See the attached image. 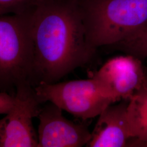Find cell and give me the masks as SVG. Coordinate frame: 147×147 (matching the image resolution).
<instances>
[{"label":"cell","instance_id":"8992f818","mask_svg":"<svg viewBox=\"0 0 147 147\" xmlns=\"http://www.w3.org/2000/svg\"><path fill=\"white\" fill-rule=\"evenodd\" d=\"M93 78L117 101H129L137 90L147 84L141 60L130 55L111 58Z\"/></svg>","mask_w":147,"mask_h":147},{"label":"cell","instance_id":"30bf717a","mask_svg":"<svg viewBox=\"0 0 147 147\" xmlns=\"http://www.w3.org/2000/svg\"><path fill=\"white\" fill-rule=\"evenodd\" d=\"M118 47L140 60L147 57V24L126 40L116 45Z\"/></svg>","mask_w":147,"mask_h":147},{"label":"cell","instance_id":"3957f363","mask_svg":"<svg viewBox=\"0 0 147 147\" xmlns=\"http://www.w3.org/2000/svg\"><path fill=\"white\" fill-rule=\"evenodd\" d=\"M32 10L0 16V90L7 92L20 84H31Z\"/></svg>","mask_w":147,"mask_h":147},{"label":"cell","instance_id":"ba28073f","mask_svg":"<svg viewBox=\"0 0 147 147\" xmlns=\"http://www.w3.org/2000/svg\"><path fill=\"white\" fill-rule=\"evenodd\" d=\"M127 102L109 105L99 116L86 147H127L132 139L127 117Z\"/></svg>","mask_w":147,"mask_h":147},{"label":"cell","instance_id":"7a4b0ae2","mask_svg":"<svg viewBox=\"0 0 147 147\" xmlns=\"http://www.w3.org/2000/svg\"><path fill=\"white\" fill-rule=\"evenodd\" d=\"M86 36L95 49L123 42L147 24V0H79Z\"/></svg>","mask_w":147,"mask_h":147},{"label":"cell","instance_id":"52a82bcc","mask_svg":"<svg viewBox=\"0 0 147 147\" xmlns=\"http://www.w3.org/2000/svg\"><path fill=\"white\" fill-rule=\"evenodd\" d=\"M62 110L51 102L41 107L38 147H81L87 146L91 132L85 126L65 118Z\"/></svg>","mask_w":147,"mask_h":147},{"label":"cell","instance_id":"277c9868","mask_svg":"<svg viewBox=\"0 0 147 147\" xmlns=\"http://www.w3.org/2000/svg\"><path fill=\"white\" fill-rule=\"evenodd\" d=\"M42 104L50 102L83 119L93 118L118 101L94 78L34 86Z\"/></svg>","mask_w":147,"mask_h":147},{"label":"cell","instance_id":"9c48e42d","mask_svg":"<svg viewBox=\"0 0 147 147\" xmlns=\"http://www.w3.org/2000/svg\"><path fill=\"white\" fill-rule=\"evenodd\" d=\"M127 117L132 137L127 147L147 146V84L137 90L128 101Z\"/></svg>","mask_w":147,"mask_h":147},{"label":"cell","instance_id":"7c38bea8","mask_svg":"<svg viewBox=\"0 0 147 147\" xmlns=\"http://www.w3.org/2000/svg\"><path fill=\"white\" fill-rule=\"evenodd\" d=\"M14 95L0 90V115H7L10 112L14 104Z\"/></svg>","mask_w":147,"mask_h":147},{"label":"cell","instance_id":"6da1fadb","mask_svg":"<svg viewBox=\"0 0 147 147\" xmlns=\"http://www.w3.org/2000/svg\"><path fill=\"white\" fill-rule=\"evenodd\" d=\"M31 84H54L84 65L96 49L87 40L79 0H39L32 10Z\"/></svg>","mask_w":147,"mask_h":147},{"label":"cell","instance_id":"8fae6325","mask_svg":"<svg viewBox=\"0 0 147 147\" xmlns=\"http://www.w3.org/2000/svg\"><path fill=\"white\" fill-rule=\"evenodd\" d=\"M39 0H0V16L22 14L31 11Z\"/></svg>","mask_w":147,"mask_h":147},{"label":"cell","instance_id":"5b68a950","mask_svg":"<svg viewBox=\"0 0 147 147\" xmlns=\"http://www.w3.org/2000/svg\"><path fill=\"white\" fill-rule=\"evenodd\" d=\"M13 108L0 120V147H38L33 118L41 109L34 87L30 83L16 87Z\"/></svg>","mask_w":147,"mask_h":147}]
</instances>
